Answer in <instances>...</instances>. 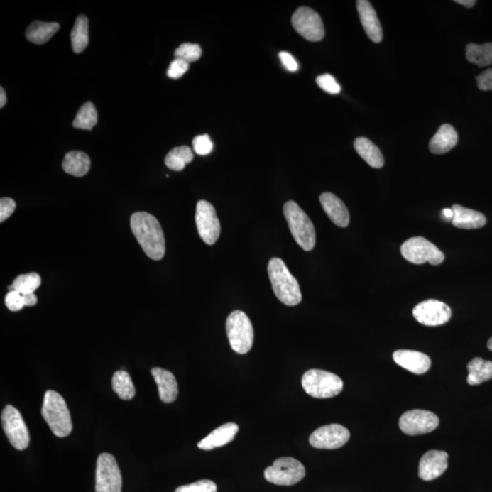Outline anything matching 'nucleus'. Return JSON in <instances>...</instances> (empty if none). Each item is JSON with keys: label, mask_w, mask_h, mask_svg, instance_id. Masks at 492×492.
<instances>
[{"label": "nucleus", "mask_w": 492, "mask_h": 492, "mask_svg": "<svg viewBox=\"0 0 492 492\" xmlns=\"http://www.w3.org/2000/svg\"><path fill=\"white\" fill-rule=\"evenodd\" d=\"M131 231L141 248L151 259L159 261L165 255V238L162 226L153 215L138 212L131 217Z\"/></svg>", "instance_id": "1"}, {"label": "nucleus", "mask_w": 492, "mask_h": 492, "mask_svg": "<svg viewBox=\"0 0 492 492\" xmlns=\"http://www.w3.org/2000/svg\"><path fill=\"white\" fill-rule=\"evenodd\" d=\"M273 293L283 304L295 307L302 301L300 286L280 258H272L268 266Z\"/></svg>", "instance_id": "2"}, {"label": "nucleus", "mask_w": 492, "mask_h": 492, "mask_svg": "<svg viewBox=\"0 0 492 492\" xmlns=\"http://www.w3.org/2000/svg\"><path fill=\"white\" fill-rule=\"evenodd\" d=\"M41 414L58 437H65L72 432V417L64 398L56 391L45 393Z\"/></svg>", "instance_id": "3"}, {"label": "nucleus", "mask_w": 492, "mask_h": 492, "mask_svg": "<svg viewBox=\"0 0 492 492\" xmlns=\"http://www.w3.org/2000/svg\"><path fill=\"white\" fill-rule=\"evenodd\" d=\"M284 214L295 242L305 251L313 250L316 246V230L307 214L293 201L284 205Z\"/></svg>", "instance_id": "4"}, {"label": "nucleus", "mask_w": 492, "mask_h": 492, "mask_svg": "<svg viewBox=\"0 0 492 492\" xmlns=\"http://www.w3.org/2000/svg\"><path fill=\"white\" fill-rule=\"evenodd\" d=\"M302 387L311 397L324 400L339 395L343 390L344 383L333 373L310 369L302 377Z\"/></svg>", "instance_id": "5"}, {"label": "nucleus", "mask_w": 492, "mask_h": 492, "mask_svg": "<svg viewBox=\"0 0 492 492\" xmlns=\"http://www.w3.org/2000/svg\"><path fill=\"white\" fill-rule=\"evenodd\" d=\"M226 333L234 352L248 353L253 344V327L249 317L243 311H234L227 317Z\"/></svg>", "instance_id": "6"}, {"label": "nucleus", "mask_w": 492, "mask_h": 492, "mask_svg": "<svg viewBox=\"0 0 492 492\" xmlns=\"http://www.w3.org/2000/svg\"><path fill=\"white\" fill-rule=\"evenodd\" d=\"M305 476L304 465L290 457L276 459L265 471L266 480L279 486H292L303 480Z\"/></svg>", "instance_id": "7"}, {"label": "nucleus", "mask_w": 492, "mask_h": 492, "mask_svg": "<svg viewBox=\"0 0 492 492\" xmlns=\"http://www.w3.org/2000/svg\"><path fill=\"white\" fill-rule=\"evenodd\" d=\"M400 251L405 259L416 265L427 262L432 266H439L445 259L442 251L422 236L412 237L407 240L402 244Z\"/></svg>", "instance_id": "8"}, {"label": "nucleus", "mask_w": 492, "mask_h": 492, "mask_svg": "<svg viewBox=\"0 0 492 492\" xmlns=\"http://www.w3.org/2000/svg\"><path fill=\"white\" fill-rule=\"evenodd\" d=\"M3 430L16 449L24 450L30 445V432L17 408L8 405L2 411Z\"/></svg>", "instance_id": "9"}, {"label": "nucleus", "mask_w": 492, "mask_h": 492, "mask_svg": "<svg viewBox=\"0 0 492 492\" xmlns=\"http://www.w3.org/2000/svg\"><path fill=\"white\" fill-rule=\"evenodd\" d=\"M121 474L114 456L102 453L96 468V492H121Z\"/></svg>", "instance_id": "10"}, {"label": "nucleus", "mask_w": 492, "mask_h": 492, "mask_svg": "<svg viewBox=\"0 0 492 492\" xmlns=\"http://www.w3.org/2000/svg\"><path fill=\"white\" fill-rule=\"evenodd\" d=\"M292 25L299 35L312 43L323 40L324 28L318 13L307 6H301L292 17Z\"/></svg>", "instance_id": "11"}, {"label": "nucleus", "mask_w": 492, "mask_h": 492, "mask_svg": "<svg viewBox=\"0 0 492 492\" xmlns=\"http://www.w3.org/2000/svg\"><path fill=\"white\" fill-rule=\"evenodd\" d=\"M195 222L199 236L205 244L213 246L217 242L221 234L220 221L210 202L204 200L198 202Z\"/></svg>", "instance_id": "12"}, {"label": "nucleus", "mask_w": 492, "mask_h": 492, "mask_svg": "<svg viewBox=\"0 0 492 492\" xmlns=\"http://www.w3.org/2000/svg\"><path fill=\"white\" fill-rule=\"evenodd\" d=\"M398 425L408 436L424 435L439 427V419L432 411L413 410L402 415Z\"/></svg>", "instance_id": "13"}, {"label": "nucleus", "mask_w": 492, "mask_h": 492, "mask_svg": "<svg viewBox=\"0 0 492 492\" xmlns=\"http://www.w3.org/2000/svg\"><path fill=\"white\" fill-rule=\"evenodd\" d=\"M452 315L449 305L436 299L421 302L413 310L415 319L427 327L442 326L449 322Z\"/></svg>", "instance_id": "14"}, {"label": "nucleus", "mask_w": 492, "mask_h": 492, "mask_svg": "<svg viewBox=\"0 0 492 492\" xmlns=\"http://www.w3.org/2000/svg\"><path fill=\"white\" fill-rule=\"evenodd\" d=\"M350 432L340 424H330L315 430L311 434L310 442L312 447L320 449H337L349 442Z\"/></svg>", "instance_id": "15"}, {"label": "nucleus", "mask_w": 492, "mask_h": 492, "mask_svg": "<svg viewBox=\"0 0 492 492\" xmlns=\"http://www.w3.org/2000/svg\"><path fill=\"white\" fill-rule=\"evenodd\" d=\"M449 454L442 450H430L420 459L419 476L423 481L435 480L448 469Z\"/></svg>", "instance_id": "16"}, {"label": "nucleus", "mask_w": 492, "mask_h": 492, "mask_svg": "<svg viewBox=\"0 0 492 492\" xmlns=\"http://www.w3.org/2000/svg\"><path fill=\"white\" fill-rule=\"evenodd\" d=\"M395 364L414 374H425L432 366V359L422 352L414 350H397L393 354Z\"/></svg>", "instance_id": "17"}, {"label": "nucleus", "mask_w": 492, "mask_h": 492, "mask_svg": "<svg viewBox=\"0 0 492 492\" xmlns=\"http://www.w3.org/2000/svg\"><path fill=\"white\" fill-rule=\"evenodd\" d=\"M360 21L368 37L373 43H381L383 38V31L381 21L378 18L377 13L371 3L368 0H359L356 1Z\"/></svg>", "instance_id": "18"}, {"label": "nucleus", "mask_w": 492, "mask_h": 492, "mask_svg": "<svg viewBox=\"0 0 492 492\" xmlns=\"http://www.w3.org/2000/svg\"><path fill=\"white\" fill-rule=\"evenodd\" d=\"M319 200L324 211L334 224L339 227L349 226L350 222L349 210L337 195L331 192H324L320 195Z\"/></svg>", "instance_id": "19"}, {"label": "nucleus", "mask_w": 492, "mask_h": 492, "mask_svg": "<svg viewBox=\"0 0 492 492\" xmlns=\"http://www.w3.org/2000/svg\"><path fill=\"white\" fill-rule=\"evenodd\" d=\"M239 430L236 423H226L215 429L207 437L198 443V448L204 450H212L220 448L233 442Z\"/></svg>", "instance_id": "20"}, {"label": "nucleus", "mask_w": 492, "mask_h": 492, "mask_svg": "<svg viewBox=\"0 0 492 492\" xmlns=\"http://www.w3.org/2000/svg\"><path fill=\"white\" fill-rule=\"evenodd\" d=\"M151 373L158 386L160 400L164 403L175 402L178 395V384L175 375L160 368H154Z\"/></svg>", "instance_id": "21"}, {"label": "nucleus", "mask_w": 492, "mask_h": 492, "mask_svg": "<svg viewBox=\"0 0 492 492\" xmlns=\"http://www.w3.org/2000/svg\"><path fill=\"white\" fill-rule=\"evenodd\" d=\"M454 217L452 222L454 226L461 229H478L486 224L487 219L483 214L461 205L454 204L452 207Z\"/></svg>", "instance_id": "22"}, {"label": "nucleus", "mask_w": 492, "mask_h": 492, "mask_svg": "<svg viewBox=\"0 0 492 492\" xmlns=\"http://www.w3.org/2000/svg\"><path fill=\"white\" fill-rule=\"evenodd\" d=\"M458 143V133L450 124H443L430 141V151L434 154H444L453 149Z\"/></svg>", "instance_id": "23"}, {"label": "nucleus", "mask_w": 492, "mask_h": 492, "mask_svg": "<svg viewBox=\"0 0 492 492\" xmlns=\"http://www.w3.org/2000/svg\"><path fill=\"white\" fill-rule=\"evenodd\" d=\"M354 147L359 156L372 168H382L384 165V157L378 149L377 146H375L371 140L365 137H359L354 143Z\"/></svg>", "instance_id": "24"}, {"label": "nucleus", "mask_w": 492, "mask_h": 492, "mask_svg": "<svg viewBox=\"0 0 492 492\" xmlns=\"http://www.w3.org/2000/svg\"><path fill=\"white\" fill-rule=\"evenodd\" d=\"M60 30L56 22L34 21L26 31V38L31 43L41 45L48 43Z\"/></svg>", "instance_id": "25"}, {"label": "nucleus", "mask_w": 492, "mask_h": 492, "mask_svg": "<svg viewBox=\"0 0 492 492\" xmlns=\"http://www.w3.org/2000/svg\"><path fill=\"white\" fill-rule=\"evenodd\" d=\"M62 168L67 175L82 177L86 175L91 168V159L85 153L73 151L66 154Z\"/></svg>", "instance_id": "26"}, {"label": "nucleus", "mask_w": 492, "mask_h": 492, "mask_svg": "<svg viewBox=\"0 0 492 492\" xmlns=\"http://www.w3.org/2000/svg\"><path fill=\"white\" fill-rule=\"evenodd\" d=\"M468 384L480 385L481 383L492 378V362L481 358H475L469 361L467 366Z\"/></svg>", "instance_id": "27"}, {"label": "nucleus", "mask_w": 492, "mask_h": 492, "mask_svg": "<svg viewBox=\"0 0 492 492\" xmlns=\"http://www.w3.org/2000/svg\"><path fill=\"white\" fill-rule=\"evenodd\" d=\"M74 53H82L89 44V21L84 15L76 18L75 24L70 34Z\"/></svg>", "instance_id": "28"}, {"label": "nucleus", "mask_w": 492, "mask_h": 492, "mask_svg": "<svg viewBox=\"0 0 492 492\" xmlns=\"http://www.w3.org/2000/svg\"><path fill=\"white\" fill-rule=\"evenodd\" d=\"M192 160H194V153L191 148L180 146L170 150L164 162L169 169L181 172L185 168L186 164L192 163Z\"/></svg>", "instance_id": "29"}, {"label": "nucleus", "mask_w": 492, "mask_h": 492, "mask_svg": "<svg viewBox=\"0 0 492 492\" xmlns=\"http://www.w3.org/2000/svg\"><path fill=\"white\" fill-rule=\"evenodd\" d=\"M466 57L469 62L479 67H486L492 63V43L477 45L469 43L466 48Z\"/></svg>", "instance_id": "30"}, {"label": "nucleus", "mask_w": 492, "mask_h": 492, "mask_svg": "<svg viewBox=\"0 0 492 492\" xmlns=\"http://www.w3.org/2000/svg\"><path fill=\"white\" fill-rule=\"evenodd\" d=\"M112 388L119 398L130 400L135 395V387L130 374L124 371L115 372L112 377Z\"/></svg>", "instance_id": "31"}, {"label": "nucleus", "mask_w": 492, "mask_h": 492, "mask_svg": "<svg viewBox=\"0 0 492 492\" xmlns=\"http://www.w3.org/2000/svg\"><path fill=\"white\" fill-rule=\"evenodd\" d=\"M97 109L92 102H88L79 109L78 114L73 121V127L91 131L97 124Z\"/></svg>", "instance_id": "32"}, {"label": "nucleus", "mask_w": 492, "mask_h": 492, "mask_svg": "<svg viewBox=\"0 0 492 492\" xmlns=\"http://www.w3.org/2000/svg\"><path fill=\"white\" fill-rule=\"evenodd\" d=\"M41 278L37 273H26V275H18L12 283L13 289L21 293V295L34 293L40 288Z\"/></svg>", "instance_id": "33"}, {"label": "nucleus", "mask_w": 492, "mask_h": 492, "mask_svg": "<svg viewBox=\"0 0 492 492\" xmlns=\"http://www.w3.org/2000/svg\"><path fill=\"white\" fill-rule=\"evenodd\" d=\"M202 53L200 45L183 43L175 50V56L176 59H181L190 63L200 59Z\"/></svg>", "instance_id": "34"}, {"label": "nucleus", "mask_w": 492, "mask_h": 492, "mask_svg": "<svg viewBox=\"0 0 492 492\" xmlns=\"http://www.w3.org/2000/svg\"><path fill=\"white\" fill-rule=\"evenodd\" d=\"M175 492H217V486L214 481L202 480L177 488Z\"/></svg>", "instance_id": "35"}, {"label": "nucleus", "mask_w": 492, "mask_h": 492, "mask_svg": "<svg viewBox=\"0 0 492 492\" xmlns=\"http://www.w3.org/2000/svg\"><path fill=\"white\" fill-rule=\"evenodd\" d=\"M317 83L320 89H322L324 92L329 93V94L336 95L341 92V87L339 82L330 74H323V75L318 76Z\"/></svg>", "instance_id": "36"}, {"label": "nucleus", "mask_w": 492, "mask_h": 492, "mask_svg": "<svg viewBox=\"0 0 492 492\" xmlns=\"http://www.w3.org/2000/svg\"><path fill=\"white\" fill-rule=\"evenodd\" d=\"M195 152L199 155H208L214 149L213 141H211L209 135H198L192 141Z\"/></svg>", "instance_id": "37"}, {"label": "nucleus", "mask_w": 492, "mask_h": 492, "mask_svg": "<svg viewBox=\"0 0 492 492\" xmlns=\"http://www.w3.org/2000/svg\"><path fill=\"white\" fill-rule=\"evenodd\" d=\"M189 70V62L187 61L175 59L170 62L167 70V75H168L170 79H179L181 78L182 75H185Z\"/></svg>", "instance_id": "38"}, {"label": "nucleus", "mask_w": 492, "mask_h": 492, "mask_svg": "<svg viewBox=\"0 0 492 492\" xmlns=\"http://www.w3.org/2000/svg\"><path fill=\"white\" fill-rule=\"evenodd\" d=\"M6 307L9 310L17 312L21 310L25 307L23 297L21 293L13 290L9 291L5 297Z\"/></svg>", "instance_id": "39"}, {"label": "nucleus", "mask_w": 492, "mask_h": 492, "mask_svg": "<svg viewBox=\"0 0 492 492\" xmlns=\"http://www.w3.org/2000/svg\"><path fill=\"white\" fill-rule=\"evenodd\" d=\"M16 209V202L11 198H1L0 200V222L3 223L11 217Z\"/></svg>", "instance_id": "40"}, {"label": "nucleus", "mask_w": 492, "mask_h": 492, "mask_svg": "<svg viewBox=\"0 0 492 492\" xmlns=\"http://www.w3.org/2000/svg\"><path fill=\"white\" fill-rule=\"evenodd\" d=\"M479 89L481 91H492V69H488L477 77Z\"/></svg>", "instance_id": "41"}, {"label": "nucleus", "mask_w": 492, "mask_h": 492, "mask_svg": "<svg viewBox=\"0 0 492 492\" xmlns=\"http://www.w3.org/2000/svg\"><path fill=\"white\" fill-rule=\"evenodd\" d=\"M280 60L283 64V66L285 67L289 72H297L298 70V63L295 60V58L292 56L290 53H285V51H281L279 53Z\"/></svg>", "instance_id": "42"}, {"label": "nucleus", "mask_w": 492, "mask_h": 492, "mask_svg": "<svg viewBox=\"0 0 492 492\" xmlns=\"http://www.w3.org/2000/svg\"><path fill=\"white\" fill-rule=\"evenodd\" d=\"M22 297H23L25 307H33V305L37 304L38 298L34 293L22 295Z\"/></svg>", "instance_id": "43"}, {"label": "nucleus", "mask_w": 492, "mask_h": 492, "mask_svg": "<svg viewBox=\"0 0 492 492\" xmlns=\"http://www.w3.org/2000/svg\"><path fill=\"white\" fill-rule=\"evenodd\" d=\"M442 214L444 220L447 222H452L453 217H454V212H453L452 208L443 209Z\"/></svg>", "instance_id": "44"}, {"label": "nucleus", "mask_w": 492, "mask_h": 492, "mask_svg": "<svg viewBox=\"0 0 492 492\" xmlns=\"http://www.w3.org/2000/svg\"><path fill=\"white\" fill-rule=\"evenodd\" d=\"M455 2L467 8H472L476 4L475 0H456Z\"/></svg>", "instance_id": "45"}, {"label": "nucleus", "mask_w": 492, "mask_h": 492, "mask_svg": "<svg viewBox=\"0 0 492 492\" xmlns=\"http://www.w3.org/2000/svg\"><path fill=\"white\" fill-rule=\"evenodd\" d=\"M6 104V95L3 87L0 88V108L4 107Z\"/></svg>", "instance_id": "46"}, {"label": "nucleus", "mask_w": 492, "mask_h": 492, "mask_svg": "<svg viewBox=\"0 0 492 492\" xmlns=\"http://www.w3.org/2000/svg\"><path fill=\"white\" fill-rule=\"evenodd\" d=\"M487 346H488V349H490L491 351H492V337H491L490 339H488Z\"/></svg>", "instance_id": "47"}]
</instances>
